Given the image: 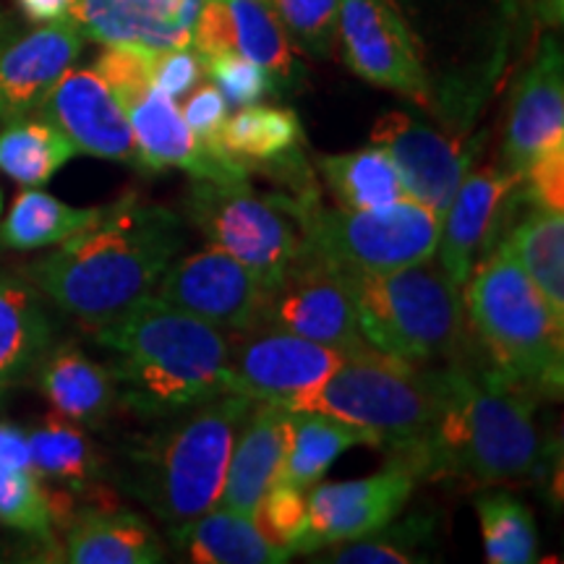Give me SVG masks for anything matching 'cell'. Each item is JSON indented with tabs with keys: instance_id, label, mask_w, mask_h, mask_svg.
<instances>
[{
	"instance_id": "cell-1",
	"label": "cell",
	"mask_w": 564,
	"mask_h": 564,
	"mask_svg": "<svg viewBox=\"0 0 564 564\" xmlns=\"http://www.w3.org/2000/svg\"><path fill=\"white\" fill-rule=\"evenodd\" d=\"M183 220L173 209L123 196L87 228L32 267L34 285L87 327L123 314L154 293L181 257Z\"/></svg>"
},
{
	"instance_id": "cell-17",
	"label": "cell",
	"mask_w": 564,
	"mask_h": 564,
	"mask_svg": "<svg viewBox=\"0 0 564 564\" xmlns=\"http://www.w3.org/2000/svg\"><path fill=\"white\" fill-rule=\"evenodd\" d=\"M37 110L45 121L66 133L76 152L141 171L129 116L108 84L95 74V68H68Z\"/></svg>"
},
{
	"instance_id": "cell-45",
	"label": "cell",
	"mask_w": 564,
	"mask_h": 564,
	"mask_svg": "<svg viewBox=\"0 0 564 564\" xmlns=\"http://www.w3.org/2000/svg\"><path fill=\"white\" fill-rule=\"evenodd\" d=\"M181 112L183 118H186L188 129L194 131V137L199 139L204 147H223L220 131L225 118H228V102H225V97L215 84L196 89Z\"/></svg>"
},
{
	"instance_id": "cell-47",
	"label": "cell",
	"mask_w": 564,
	"mask_h": 564,
	"mask_svg": "<svg viewBox=\"0 0 564 564\" xmlns=\"http://www.w3.org/2000/svg\"><path fill=\"white\" fill-rule=\"evenodd\" d=\"M74 3L76 0H19L21 11L32 21H42V24L66 19L70 9H74Z\"/></svg>"
},
{
	"instance_id": "cell-7",
	"label": "cell",
	"mask_w": 564,
	"mask_h": 564,
	"mask_svg": "<svg viewBox=\"0 0 564 564\" xmlns=\"http://www.w3.org/2000/svg\"><path fill=\"white\" fill-rule=\"evenodd\" d=\"M340 272L356 303L364 340L379 356L426 366L460 352L465 340L463 288L444 274L440 262L426 259L384 272Z\"/></svg>"
},
{
	"instance_id": "cell-11",
	"label": "cell",
	"mask_w": 564,
	"mask_h": 564,
	"mask_svg": "<svg viewBox=\"0 0 564 564\" xmlns=\"http://www.w3.org/2000/svg\"><path fill=\"white\" fill-rule=\"evenodd\" d=\"M337 37L352 74L429 108L423 47L392 0H337Z\"/></svg>"
},
{
	"instance_id": "cell-29",
	"label": "cell",
	"mask_w": 564,
	"mask_h": 564,
	"mask_svg": "<svg viewBox=\"0 0 564 564\" xmlns=\"http://www.w3.org/2000/svg\"><path fill=\"white\" fill-rule=\"evenodd\" d=\"M293 442L288 449L285 465H282L280 481L299 486L308 491L319 484L324 474L333 468V463L343 453H348L356 444H369L377 447V440L364 429L350 426L340 419L312 411H293Z\"/></svg>"
},
{
	"instance_id": "cell-36",
	"label": "cell",
	"mask_w": 564,
	"mask_h": 564,
	"mask_svg": "<svg viewBox=\"0 0 564 564\" xmlns=\"http://www.w3.org/2000/svg\"><path fill=\"white\" fill-rule=\"evenodd\" d=\"M295 47L316 61L329 58L337 42V0H264Z\"/></svg>"
},
{
	"instance_id": "cell-27",
	"label": "cell",
	"mask_w": 564,
	"mask_h": 564,
	"mask_svg": "<svg viewBox=\"0 0 564 564\" xmlns=\"http://www.w3.org/2000/svg\"><path fill=\"white\" fill-rule=\"evenodd\" d=\"M533 280L556 319L564 322V215L533 204L499 241Z\"/></svg>"
},
{
	"instance_id": "cell-18",
	"label": "cell",
	"mask_w": 564,
	"mask_h": 564,
	"mask_svg": "<svg viewBox=\"0 0 564 564\" xmlns=\"http://www.w3.org/2000/svg\"><path fill=\"white\" fill-rule=\"evenodd\" d=\"M554 147H564V61L560 40L549 34L531 68L514 87L502 167L523 175L528 162Z\"/></svg>"
},
{
	"instance_id": "cell-38",
	"label": "cell",
	"mask_w": 564,
	"mask_h": 564,
	"mask_svg": "<svg viewBox=\"0 0 564 564\" xmlns=\"http://www.w3.org/2000/svg\"><path fill=\"white\" fill-rule=\"evenodd\" d=\"M432 533V523L429 520H408V523L379 528L377 533L364 535V539L345 541V546L335 549L333 554L324 556L327 562L340 564H408L419 562L415 549L421 541Z\"/></svg>"
},
{
	"instance_id": "cell-20",
	"label": "cell",
	"mask_w": 564,
	"mask_h": 564,
	"mask_svg": "<svg viewBox=\"0 0 564 564\" xmlns=\"http://www.w3.org/2000/svg\"><path fill=\"white\" fill-rule=\"evenodd\" d=\"M523 175L505 171L502 165H486L468 173L457 188L453 202L442 217L440 232V267L457 288L465 285L470 270L489 243V236L499 217L505 215L514 188Z\"/></svg>"
},
{
	"instance_id": "cell-6",
	"label": "cell",
	"mask_w": 564,
	"mask_h": 564,
	"mask_svg": "<svg viewBox=\"0 0 564 564\" xmlns=\"http://www.w3.org/2000/svg\"><path fill=\"white\" fill-rule=\"evenodd\" d=\"M251 405L253 400L241 392L217 394L171 415V423L133 453V489L171 531L220 502L232 444Z\"/></svg>"
},
{
	"instance_id": "cell-2",
	"label": "cell",
	"mask_w": 564,
	"mask_h": 564,
	"mask_svg": "<svg viewBox=\"0 0 564 564\" xmlns=\"http://www.w3.org/2000/svg\"><path fill=\"white\" fill-rule=\"evenodd\" d=\"M91 337L112 352L118 398L144 419H171L230 392V335L158 295L91 327Z\"/></svg>"
},
{
	"instance_id": "cell-31",
	"label": "cell",
	"mask_w": 564,
	"mask_h": 564,
	"mask_svg": "<svg viewBox=\"0 0 564 564\" xmlns=\"http://www.w3.org/2000/svg\"><path fill=\"white\" fill-rule=\"evenodd\" d=\"M301 141L303 126L295 110L270 108V105H246L236 116L225 118L220 131L223 150L241 160L249 171L299 152Z\"/></svg>"
},
{
	"instance_id": "cell-16",
	"label": "cell",
	"mask_w": 564,
	"mask_h": 564,
	"mask_svg": "<svg viewBox=\"0 0 564 564\" xmlns=\"http://www.w3.org/2000/svg\"><path fill=\"white\" fill-rule=\"evenodd\" d=\"M133 141H137L141 171L160 173L181 167L194 181L238 183L251 181V171L223 147H204L173 97L160 89H144L126 105Z\"/></svg>"
},
{
	"instance_id": "cell-22",
	"label": "cell",
	"mask_w": 564,
	"mask_h": 564,
	"mask_svg": "<svg viewBox=\"0 0 564 564\" xmlns=\"http://www.w3.org/2000/svg\"><path fill=\"white\" fill-rule=\"evenodd\" d=\"M295 413L272 400H253L238 429L220 505L253 518L259 499L280 481L293 442Z\"/></svg>"
},
{
	"instance_id": "cell-35",
	"label": "cell",
	"mask_w": 564,
	"mask_h": 564,
	"mask_svg": "<svg viewBox=\"0 0 564 564\" xmlns=\"http://www.w3.org/2000/svg\"><path fill=\"white\" fill-rule=\"evenodd\" d=\"M484 552L491 564H531L539 556L533 514L512 494H486L476 502Z\"/></svg>"
},
{
	"instance_id": "cell-10",
	"label": "cell",
	"mask_w": 564,
	"mask_h": 564,
	"mask_svg": "<svg viewBox=\"0 0 564 564\" xmlns=\"http://www.w3.org/2000/svg\"><path fill=\"white\" fill-rule=\"evenodd\" d=\"M262 324L327 345L348 358L377 352L364 340L343 272L306 246L267 295Z\"/></svg>"
},
{
	"instance_id": "cell-42",
	"label": "cell",
	"mask_w": 564,
	"mask_h": 564,
	"mask_svg": "<svg viewBox=\"0 0 564 564\" xmlns=\"http://www.w3.org/2000/svg\"><path fill=\"white\" fill-rule=\"evenodd\" d=\"M207 70L199 53L188 47H175V51L154 53L152 61V87L160 89L162 95L181 100L188 91L199 87Z\"/></svg>"
},
{
	"instance_id": "cell-37",
	"label": "cell",
	"mask_w": 564,
	"mask_h": 564,
	"mask_svg": "<svg viewBox=\"0 0 564 564\" xmlns=\"http://www.w3.org/2000/svg\"><path fill=\"white\" fill-rule=\"evenodd\" d=\"M253 525L274 549L288 554H301L308 531V497L299 486L278 481L259 499L253 512Z\"/></svg>"
},
{
	"instance_id": "cell-12",
	"label": "cell",
	"mask_w": 564,
	"mask_h": 564,
	"mask_svg": "<svg viewBox=\"0 0 564 564\" xmlns=\"http://www.w3.org/2000/svg\"><path fill=\"white\" fill-rule=\"evenodd\" d=\"M181 312L199 316L223 333L236 335L262 324L270 288L251 267L209 246L178 257L162 274L154 293Z\"/></svg>"
},
{
	"instance_id": "cell-40",
	"label": "cell",
	"mask_w": 564,
	"mask_h": 564,
	"mask_svg": "<svg viewBox=\"0 0 564 564\" xmlns=\"http://www.w3.org/2000/svg\"><path fill=\"white\" fill-rule=\"evenodd\" d=\"M204 70L215 82V87L220 89L225 102L232 105V108H246V105H257L267 97L278 95L272 76L238 51L207 58Z\"/></svg>"
},
{
	"instance_id": "cell-15",
	"label": "cell",
	"mask_w": 564,
	"mask_h": 564,
	"mask_svg": "<svg viewBox=\"0 0 564 564\" xmlns=\"http://www.w3.org/2000/svg\"><path fill=\"white\" fill-rule=\"evenodd\" d=\"M415 474L394 460L382 474L356 481L314 484L308 494V531L301 554L364 539L390 525L411 499Z\"/></svg>"
},
{
	"instance_id": "cell-41",
	"label": "cell",
	"mask_w": 564,
	"mask_h": 564,
	"mask_svg": "<svg viewBox=\"0 0 564 564\" xmlns=\"http://www.w3.org/2000/svg\"><path fill=\"white\" fill-rule=\"evenodd\" d=\"M154 53L139 45H108L95 63V74L108 84L126 108L133 97L152 87Z\"/></svg>"
},
{
	"instance_id": "cell-28",
	"label": "cell",
	"mask_w": 564,
	"mask_h": 564,
	"mask_svg": "<svg viewBox=\"0 0 564 564\" xmlns=\"http://www.w3.org/2000/svg\"><path fill=\"white\" fill-rule=\"evenodd\" d=\"M316 167H319L324 186L345 209H379L408 199L398 167L379 147L345 154H322Z\"/></svg>"
},
{
	"instance_id": "cell-25",
	"label": "cell",
	"mask_w": 564,
	"mask_h": 564,
	"mask_svg": "<svg viewBox=\"0 0 564 564\" xmlns=\"http://www.w3.org/2000/svg\"><path fill=\"white\" fill-rule=\"evenodd\" d=\"M175 541L196 564H280L291 554L274 549L251 518L228 507H212L202 518L175 528Z\"/></svg>"
},
{
	"instance_id": "cell-43",
	"label": "cell",
	"mask_w": 564,
	"mask_h": 564,
	"mask_svg": "<svg viewBox=\"0 0 564 564\" xmlns=\"http://www.w3.org/2000/svg\"><path fill=\"white\" fill-rule=\"evenodd\" d=\"M528 202L544 209H564V147H554L528 162L520 178Z\"/></svg>"
},
{
	"instance_id": "cell-49",
	"label": "cell",
	"mask_w": 564,
	"mask_h": 564,
	"mask_svg": "<svg viewBox=\"0 0 564 564\" xmlns=\"http://www.w3.org/2000/svg\"><path fill=\"white\" fill-rule=\"evenodd\" d=\"M392 3H394V0H392Z\"/></svg>"
},
{
	"instance_id": "cell-26",
	"label": "cell",
	"mask_w": 564,
	"mask_h": 564,
	"mask_svg": "<svg viewBox=\"0 0 564 564\" xmlns=\"http://www.w3.org/2000/svg\"><path fill=\"white\" fill-rule=\"evenodd\" d=\"M53 343V322L37 293L0 280V390L32 371Z\"/></svg>"
},
{
	"instance_id": "cell-19",
	"label": "cell",
	"mask_w": 564,
	"mask_h": 564,
	"mask_svg": "<svg viewBox=\"0 0 564 564\" xmlns=\"http://www.w3.org/2000/svg\"><path fill=\"white\" fill-rule=\"evenodd\" d=\"M84 34L74 19L45 26L0 47V121L37 110L55 84L79 58Z\"/></svg>"
},
{
	"instance_id": "cell-9",
	"label": "cell",
	"mask_w": 564,
	"mask_h": 564,
	"mask_svg": "<svg viewBox=\"0 0 564 564\" xmlns=\"http://www.w3.org/2000/svg\"><path fill=\"white\" fill-rule=\"evenodd\" d=\"M303 241L340 270L384 272L426 262L436 253L442 217L413 199L379 209H327L322 204L301 220Z\"/></svg>"
},
{
	"instance_id": "cell-23",
	"label": "cell",
	"mask_w": 564,
	"mask_h": 564,
	"mask_svg": "<svg viewBox=\"0 0 564 564\" xmlns=\"http://www.w3.org/2000/svg\"><path fill=\"white\" fill-rule=\"evenodd\" d=\"M37 382L55 413L76 423H100L118 403V384L110 369L91 361L74 345L51 348L42 356Z\"/></svg>"
},
{
	"instance_id": "cell-44",
	"label": "cell",
	"mask_w": 564,
	"mask_h": 564,
	"mask_svg": "<svg viewBox=\"0 0 564 564\" xmlns=\"http://www.w3.org/2000/svg\"><path fill=\"white\" fill-rule=\"evenodd\" d=\"M192 45L202 55V61L238 51L236 26H232L230 9L225 0H202L199 13L194 19Z\"/></svg>"
},
{
	"instance_id": "cell-4",
	"label": "cell",
	"mask_w": 564,
	"mask_h": 564,
	"mask_svg": "<svg viewBox=\"0 0 564 564\" xmlns=\"http://www.w3.org/2000/svg\"><path fill=\"white\" fill-rule=\"evenodd\" d=\"M285 408L333 415L364 429L377 447L394 449L398 463L419 476L440 426L442 371L392 361L379 352L345 358L327 382L295 394Z\"/></svg>"
},
{
	"instance_id": "cell-33",
	"label": "cell",
	"mask_w": 564,
	"mask_h": 564,
	"mask_svg": "<svg viewBox=\"0 0 564 564\" xmlns=\"http://www.w3.org/2000/svg\"><path fill=\"white\" fill-rule=\"evenodd\" d=\"M236 26L238 53L262 66L272 76L278 91L299 82L301 68L295 61L293 42L288 37L264 0H225Z\"/></svg>"
},
{
	"instance_id": "cell-14",
	"label": "cell",
	"mask_w": 564,
	"mask_h": 564,
	"mask_svg": "<svg viewBox=\"0 0 564 564\" xmlns=\"http://www.w3.org/2000/svg\"><path fill=\"white\" fill-rule=\"evenodd\" d=\"M371 141L398 167L408 199L434 209L440 217H444L484 147V137L453 139L408 112H387L379 118Z\"/></svg>"
},
{
	"instance_id": "cell-30",
	"label": "cell",
	"mask_w": 564,
	"mask_h": 564,
	"mask_svg": "<svg viewBox=\"0 0 564 564\" xmlns=\"http://www.w3.org/2000/svg\"><path fill=\"white\" fill-rule=\"evenodd\" d=\"M102 207H70L58 196L30 186L19 192L9 215L0 220V243L17 251L58 246L97 220Z\"/></svg>"
},
{
	"instance_id": "cell-32",
	"label": "cell",
	"mask_w": 564,
	"mask_h": 564,
	"mask_svg": "<svg viewBox=\"0 0 564 564\" xmlns=\"http://www.w3.org/2000/svg\"><path fill=\"white\" fill-rule=\"evenodd\" d=\"M76 147L51 121H9L0 131V173L21 186H45L70 158Z\"/></svg>"
},
{
	"instance_id": "cell-34",
	"label": "cell",
	"mask_w": 564,
	"mask_h": 564,
	"mask_svg": "<svg viewBox=\"0 0 564 564\" xmlns=\"http://www.w3.org/2000/svg\"><path fill=\"white\" fill-rule=\"evenodd\" d=\"M34 474L84 484L97 474V453L76 421L61 413L45 415L30 432Z\"/></svg>"
},
{
	"instance_id": "cell-13",
	"label": "cell",
	"mask_w": 564,
	"mask_h": 564,
	"mask_svg": "<svg viewBox=\"0 0 564 564\" xmlns=\"http://www.w3.org/2000/svg\"><path fill=\"white\" fill-rule=\"evenodd\" d=\"M345 352L327 348L288 329L257 324L230 335L228 384L251 400H272L285 405L333 377L345 364Z\"/></svg>"
},
{
	"instance_id": "cell-24",
	"label": "cell",
	"mask_w": 564,
	"mask_h": 564,
	"mask_svg": "<svg viewBox=\"0 0 564 564\" xmlns=\"http://www.w3.org/2000/svg\"><path fill=\"white\" fill-rule=\"evenodd\" d=\"M165 560L160 535L139 514L91 510L66 535V562L74 564H158Z\"/></svg>"
},
{
	"instance_id": "cell-48",
	"label": "cell",
	"mask_w": 564,
	"mask_h": 564,
	"mask_svg": "<svg viewBox=\"0 0 564 564\" xmlns=\"http://www.w3.org/2000/svg\"><path fill=\"white\" fill-rule=\"evenodd\" d=\"M0 209H3V199H0Z\"/></svg>"
},
{
	"instance_id": "cell-39",
	"label": "cell",
	"mask_w": 564,
	"mask_h": 564,
	"mask_svg": "<svg viewBox=\"0 0 564 564\" xmlns=\"http://www.w3.org/2000/svg\"><path fill=\"white\" fill-rule=\"evenodd\" d=\"M0 523L37 539H51V497L42 491L34 470L0 468Z\"/></svg>"
},
{
	"instance_id": "cell-5",
	"label": "cell",
	"mask_w": 564,
	"mask_h": 564,
	"mask_svg": "<svg viewBox=\"0 0 564 564\" xmlns=\"http://www.w3.org/2000/svg\"><path fill=\"white\" fill-rule=\"evenodd\" d=\"M463 308L491 366L531 387L539 398H560L564 382V322L533 280L497 243L481 253L463 285Z\"/></svg>"
},
{
	"instance_id": "cell-46",
	"label": "cell",
	"mask_w": 564,
	"mask_h": 564,
	"mask_svg": "<svg viewBox=\"0 0 564 564\" xmlns=\"http://www.w3.org/2000/svg\"><path fill=\"white\" fill-rule=\"evenodd\" d=\"M0 468L34 470L30 434L13 423H0Z\"/></svg>"
},
{
	"instance_id": "cell-8",
	"label": "cell",
	"mask_w": 564,
	"mask_h": 564,
	"mask_svg": "<svg viewBox=\"0 0 564 564\" xmlns=\"http://www.w3.org/2000/svg\"><path fill=\"white\" fill-rule=\"evenodd\" d=\"M186 212L212 246L251 267L270 291L306 246L295 199L257 192L251 181H194Z\"/></svg>"
},
{
	"instance_id": "cell-21",
	"label": "cell",
	"mask_w": 564,
	"mask_h": 564,
	"mask_svg": "<svg viewBox=\"0 0 564 564\" xmlns=\"http://www.w3.org/2000/svg\"><path fill=\"white\" fill-rule=\"evenodd\" d=\"M202 0H76L70 19L102 45H139L152 53L192 47Z\"/></svg>"
},
{
	"instance_id": "cell-3",
	"label": "cell",
	"mask_w": 564,
	"mask_h": 564,
	"mask_svg": "<svg viewBox=\"0 0 564 564\" xmlns=\"http://www.w3.org/2000/svg\"><path fill=\"white\" fill-rule=\"evenodd\" d=\"M442 371V415L423 474L457 476L478 486L512 481L539 468L531 387L499 369L453 361Z\"/></svg>"
}]
</instances>
